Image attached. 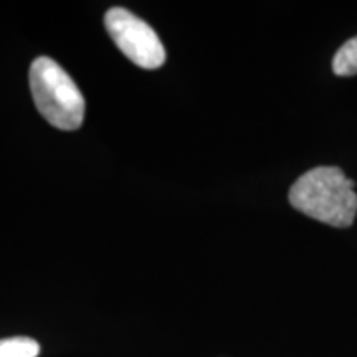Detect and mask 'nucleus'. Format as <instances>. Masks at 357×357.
<instances>
[{
	"label": "nucleus",
	"instance_id": "5",
	"mask_svg": "<svg viewBox=\"0 0 357 357\" xmlns=\"http://www.w3.org/2000/svg\"><path fill=\"white\" fill-rule=\"evenodd\" d=\"M40 344L32 337L0 339V357H38Z\"/></svg>",
	"mask_w": 357,
	"mask_h": 357
},
{
	"label": "nucleus",
	"instance_id": "4",
	"mask_svg": "<svg viewBox=\"0 0 357 357\" xmlns=\"http://www.w3.org/2000/svg\"><path fill=\"white\" fill-rule=\"evenodd\" d=\"M333 71L337 77L357 75V37L347 40L333 58Z\"/></svg>",
	"mask_w": 357,
	"mask_h": 357
},
{
	"label": "nucleus",
	"instance_id": "3",
	"mask_svg": "<svg viewBox=\"0 0 357 357\" xmlns=\"http://www.w3.org/2000/svg\"><path fill=\"white\" fill-rule=\"evenodd\" d=\"M105 26L119 50L132 63L146 70L164 65L166 50L158 33L132 12L121 7L109 8L105 15Z\"/></svg>",
	"mask_w": 357,
	"mask_h": 357
},
{
	"label": "nucleus",
	"instance_id": "1",
	"mask_svg": "<svg viewBox=\"0 0 357 357\" xmlns=\"http://www.w3.org/2000/svg\"><path fill=\"white\" fill-rule=\"evenodd\" d=\"M356 184L339 167H316L289 189V204L305 215L326 225L347 229L357 213Z\"/></svg>",
	"mask_w": 357,
	"mask_h": 357
},
{
	"label": "nucleus",
	"instance_id": "2",
	"mask_svg": "<svg viewBox=\"0 0 357 357\" xmlns=\"http://www.w3.org/2000/svg\"><path fill=\"white\" fill-rule=\"evenodd\" d=\"M30 89L40 114L52 126L75 131L84 118V98L70 75L48 56H38L30 66Z\"/></svg>",
	"mask_w": 357,
	"mask_h": 357
}]
</instances>
